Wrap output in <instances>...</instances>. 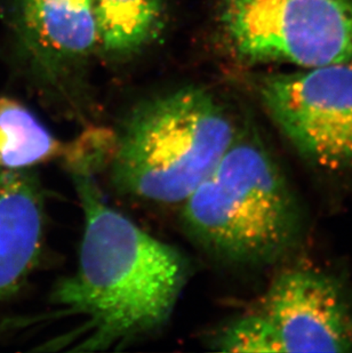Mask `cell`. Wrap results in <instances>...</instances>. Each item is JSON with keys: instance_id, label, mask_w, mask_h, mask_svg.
<instances>
[{"instance_id": "obj_1", "label": "cell", "mask_w": 352, "mask_h": 353, "mask_svg": "<svg viewBox=\"0 0 352 353\" xmlns=\"http://www.w3.org/2000/svg\"><path fill=\"white\" fill-rule=\"evenodd\" d=\"M63 161L84 215L76 269L57 280L43 309L22 326L39 334L34 347L39 352L126 350L170 323L189 262L106 203L97 183L100 165Z\"/></svg>"}, {"instance_id": "obj_2", "label": "cell", "mask_w": 352, "mask_h": 353, "mask_svg": "<svg viewBox=\"0 0 352 353\" xmlns=\"http://www.w3.org/2000/svg\"><path fill=\"white\" fill-rule=\"evenodd\" d=\"M181 206L186 236L221 263H273L302 239L299 200L280 163L248 127L240 128L214 170Z\"/></svg>"}, {"instance_id": "obj_3", "label": "cell", "mask_w": 352, "mask_h": 353, "mask_svg": "<svg viewBox=\"0 0 352 353\" xmlns=\"http://www.w3.org/2000/svg\"><path fill=\"white\" fill-rule=\"evenodd\" d=\"M206 88L182 87L142 101L117 132L106 170L117 194L142 203L182 205L214 170L239 132Z\"/></svg>"}, {"instance_id": "obj_4", "label": "cell", "mask_w": 352, "mask_h": 353, "mask_svg": "<svg viewBox=\"0 0 352 353\" xmlns=\"http://www.w3.org/2000/svg\"><path fill=\"white\" fill-rule=\"evenodd\" d=\"M211 344L222 352H350L352 305L332 274L289 268L273 278L256 307L222 327Z\"/></svg>"}, {"instance_id": "obj_5", "label": "cell", "mask_w": 352, "mask_h": 353, "mask_svg": "<svg viewBox=\"0 0 352 353\" xmlns=\"http://www.w3.org/2000/svg\"><path fill=\"white\" fill-rule=\"evenodd\" d=\"M224 43L246 64H352V0H219Z\"/></svg>"}, {"instance_id": "obj_6", "label": "cell", "mask_w": 352, "mask_h": 353, "mask_svg": "<svg viewBox=\"0 0 352 353\" xmlns=\"http://www.w3.org/2000/svg\"><path fill=\"white\" fill-rule=\"evenodd\" d=\"M268 117L315 170L352 172V64L309 68L260 78Z\"/></svg>"}, {"instance_id": "obj_7", "label": "cell", "mask_w": 352, "mask_h": 353, "mask_svg": "<svg viewBox=\"0 0 352 353\" xmlns=\"http://www.w3.org/2000/svg\"><path fill=\"white\" fill-rule=\"evenodd\" d=\"M45 205L30 170L0 167V303L23 286L39 261Z\"/></svg>"}, {"instance_id": "obj_8", "label": "cell", "mask_w": 352, "mask_h": 353, "mask_svg": "<svg viewBox=\"0 0 352 353\" xmlns=\"http://www.w3.org/2000/svg\"><path fill=\"white\" fill-rule=\"evenodd\" d=\"M17 24L28 52L50 74L97 50L90 0H17Z\"/></svg>"}, {"instance_id": "obj_9", "label": "cell", "mask_w": 352, "mask_h": 353, "mask_svg": "<svg viewBox=\"0 0 352 353\" xmlns=\"http://www.w3.org/2000/svg\"><path fill=\"white\" fill-rule=\"evenodd\" d=\"M97 50L113 57L137 53L156 39L165 26L164 0H90Z\"/></svg>"}, {"instance_id": "obj_10", "label": "cell", "mask_w": 352, "mask_h": 353, "mask_svg": "<svg viewBox=\"0 0 352 353\" xmlns=\"http://www.w3.org/2000/svg\"><path fill=\"white\" fill-rule=\"evenodd\" d=\"M66 144L57 140L26 105L0 97V167L31 170L62 157Z\"/></svg>"}]
</instances>
